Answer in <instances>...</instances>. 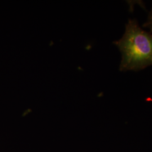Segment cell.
I'll list each match as a JSON object with an SVG mask.
<instances>
[{
  "mask_svg": "<svg viewBox=\"0 0 152 152\" xmlns=\"http://www.w3.org/2000/svg\"><path fill=\"white\" fill-rule=\"evenodd\" d=\"M122 53L120 71H139L152 65V34L130 20L125 34L114 42Z\"/></svg>",
  "mask_w": 152,
  "mask_h": 152,
  "instance_id": "6da1fadb",
  "label": "cell"
},
{
  "mask_svg": "<svg viewBox=\"0 0 152 152\" xmlns=\"http://www.w3.org/2000/svg\"><path fill=\"white\" fill-rule=\"evenodd\" d=\"M144 27L149 28L151 29V33L152 34V10L149 15L147 22L144 25Z\"/></svg>",
  "mask_w": 152,
  "mask_h": 152,
  "instance_id": "7a4b0ae2",
  "label": "cell"
}]
</instances>
